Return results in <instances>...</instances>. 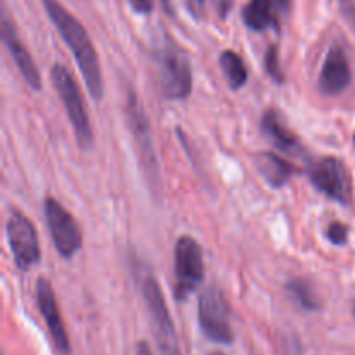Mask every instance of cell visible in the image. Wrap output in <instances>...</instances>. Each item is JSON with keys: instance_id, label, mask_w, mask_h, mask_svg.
<instances>
[{"instance_id": "21", "label": "cell", "mask_w": 355, "mask_h": 355, "mask_svg": "<svg viewBox=\"0 0 355 355\" xmlns=\"http://www.w3.org/2000/svg\"><path fill=\"white\" fill-rule=\"evenodd\" d=\"M340 12L345 17V21L349 23L350 30L355 35V0H338Z\"/></svg>"}, {"instance_id": "1", "label": "cell", "mask_w": 355, "mask_h": 355, "mask_svg": "<svg viewBox=\"0 0 355 355\" xmlns=\"http://www.w3.org/2000/svg\"><path fill=\"white\" fill-rule=\"evenodd\" d=\"M42 6L47 12L49 19L52 21L55 30L62 37V40L71 49L73 58L78 64V69L85 80V85L92 99L101 101L104 94L103 71H101L97 51L87 30L59 0H42Z\"/></svg>"}, {"instance_id": "11", "label": "cell", "mask_w": 355, "mask_h": 355, "mask_svg": "<svg viewBox=\"0 0 355 355\" xmlns=\"http://www.w3.org/2000/svg\"><path fill=\"white\" fill-rule=\"evenodd\" d=\"M350 82L352 69L345 49L340 44H333L319 73V90L324 96H338L350 85Z\"/></svg>"}, {"instance_id": "20", "label": "cell", "mask_w": 355, "mask_h": 355, "mask_svg": "<svg viewBox=\"0 0 355 355\" xmlns=\"http://www.w3.org/2000/svg\"><path fill=\"white\" fill-rule=\"evenodd\" d=\"M328 239L336 246H343L349 241V227L342 222H331L328 227Z\"/></svg>"}, {"instance_id": "12", "label": "cell", "mask_w": 355, "mask_h": 355, "mask_svg": "<svg viewBox=\"0 0 355 355\" xmlns=\"http://www.w3.org/2000/svg\"><path fill=\"white\" fill-rule=\"evenodd\" d=\"M37 305L40 314L44 315L45 324H47L49 331H51V336L54 340L58 350L62 355H68L71 352L68 333H66L64 322H62L61 312H59L58 302H55L54 297V291H52L51 283L45 277H40L37 281Z\"/></svg>"}, {"instance_id": "29", "label": "cell", "mask_w": 355, "mask_h": 355, "mask_svg": "<svg viewBox=\"0 0 355 355\" xmlns=\"http://www.w3.org/2000/svg\"><path fill=\"white\" fill-rule=\"evenodd\" d=\"M210 355H225V354H222V352H211Z\"/></svg>"}, {"instance_id": "15", "label": "cell", "mask_w": 355, "mask_h": 355, "mask_svg": "<svg viewBox=\"0 0 355 355\" xmlns=\"http://www.w3.org/2000/svg\"><path fill=\"white\" fill-rule=\"evenodd\" d=\"M262 132L266 134V137L272 142L274 148L281 149V151L284 153H290V155H300L302 153L300 141H298L297 135H295L293 132H290L284 127V123L281 121L279 114H277L276 111L269 110L263 113Z\"/></svg>"}, {"instance_id": "5", "label": "cell", "mask_w": 355, "mask_h": 355, "mask_svg": "<svg viewBox=\"0 0 355 355\" xmlns=\"http://www.w3.org/2000/svg\"><path fill=\"white\" fill-rule=\"evenodd\" d=\"M175 288L173 295L179 302H186L205 279V263L200 243L191 236H180L175 245Z\"/></svg>"}, {"instance_id": "3", "label": "cell", "mask_w": 355, "mask_h": 355, "mask_svg": "<svg viewBox=\"0 0 355 355\" xmlns=\"http://www.w3.org/2000/svg\"><path fill=\"white\" fill-rule=\"evenodd\" d=\"M51 80L55 92L59 94V99L64 104L66 114H68L73 130H75L76 142H78L80 148L89 151L94 146V132L78 85L62 64L52 66Z\"/></svg>"}, {"instance_id": "2", "label": "cell", "mask_w": 355, "mask_h": 355, "mask_svg": "<svg viewBox=\"0 0 355 355\" xmlns=\"http://www.w3.org/2000/svg\"><path fill=\"white\" fill-rule=\"evenodd\" d=\"M159 87L166 99L182 101L193 92V69L187 52L170 35H163L153 52Z\"/></svg>"}, {"instance_id": "9", "label": "cell", "mask_w": 355, "mask_h": 355, "mask_svg": "<svg viewBox=\"0 0 355 355\" xmlns=\"http://www.w3.org/2000/svg\"><path fill=\"white\" fill-rule=\"evenodd\" d=\"M44 215L51 232L54 248L62 259H71L82 248V231L73 215L54 198H47L44 203Z\"/></svg>"}, {"instance_id": "25", "label": "cell", "mask_w": 355, "mask_h": 355, "mask_svg": "<svg viewBox=\"0 0 355 355\" xmlns=\"http://www.w3.org/2000/svg\"><path fill=\"white\" fill-rule=\"evenodd\" d=\"M137 355H153L151 347H149L146 342H141L137 345Z\"/></svg>"}, {"instance_id": "17", "label": "cell", "mask_w": 355, "mask_h": 355, "mask_svg": "<svg viewBox=\"0 0 355 355\" xmlns=\"http://www.w3.org/2000/svg\"><path fill=\"white\" fill-rule=\"evenodd\" d=\"M220 68L232 90H239L248 82V68L241 55L234 51H224L220 54Z\"/></svg>"}, {"instance_id": "24", "label": "cell", "mask_w": 355, "mask_h": 355, "mask_svg": "<svg viewBox=\"0 0 355 355\" xmlns=\"http://www.w3.org/2000/svg\"><path fill=\"white\" fill-rule=\"evenodd\" d=\"M232 2L234 0H215V6H217V10H218V16L224 19V17H227L229 10L232 9Z\"/></svg>"}, {"instance_id": "22", "label": "cell", "mask_w": 355, "mask_h": 355, "mask_svg": "<svg viewBox=\"0 0 355 355\" xmlns=\"http://www.w3.org/2000/svg\"><path fill=\"white\" fill-rule=\"evenodd\" d=\"M187 12L196 21H201L205 17V9H207V0H184Z\"/></svg>"}, {"instance_id": "19", "label": "cell", "mask_w": 355, "mask_h": 355, "mask_svg": "<svg viewBox=\"0 0 355 355\" xmlns=\"http://www.w3.org/2000/svg\"><path fill=\"white\" fill-rule=\"evenodd\" d=\"M263 64H266L267 73H269L270 78L274 80L276 83H283L284 82V75L281 71L279 66V54H277V47L276 45H270L266 52V59H263Z\"/></svg>"}, {"instance_id": "7", "label": "cell", "mask_w": 355, "mask_h": 355, "mask_svg": "<svg viewBox=\"0 0 355 355\" xmlns=\"http://www.w3.org/2000/svg\"><path fill=\"white\" fill-rule=\"evenodd\" d=\"M309 179L319 193L329 200L349 207L352 203V179L342 159L324 156L309 165Z\"/></svg>"}, {"instance_id": "4", "label": "cell", "mask_w": 355, "mask_h": 355, "mask_svg": "<svg viewBox=\"0 0 355 355\" xmlns=\"http://www.w3.org/2000/svg\"><path fill=\"white\" fill-rule=\"evenodd\" d=\"M141 291L151 318L153 331H155L156 345L159 355H182L180 354L179 338H177L175 326L170 318L168 307L163 298L162 288L151 272H144L141 276Z\"/></svg>"}, {"instance_id": "30", "label": "cell", "mask_w": 355, "mask_h": 355, "mask_svg": "<svg viewBox=\"0 0 355 355\" xmlns=\"http://www.w3.org/2000/svg\"><path fill=\"white\" fill-rule=\"evenodd\" d=\"M354 146H355V135H354Z\"/></svg>"}, {"instance_id": "27", "label": "cell", "mask_w": 355, "mask_h": 355, "mask_svg": "<svg viewBox=\"0 0 355 355\" xmlns=\"http://www.w3.org/2000/svg\"><path fill=\"white\" fill-rule=\"evenodd\" d=\"M290 3H291V0H277V6H279L281 14L288 12V9H290Z\"/></svg>"}, {"instance_id": "23", "label": "cell", "mask_w": 355, "mask_h": 355, "mask_svg": "<svg viewBox=\"0 0 355 355\" xmlns=\"http://www.w3.org/2000/svg\"><path fill=\"white\" fill-rule=\"evenodd\" d=\"M128 3L139 14H149L153 10V0H128Z\"/></svg>"}, {"instance_id": "6", "label": "cell", "mask_w": 355, "mask_h": 355, "mask_svg": "<svg viewBox=\"0 0 355 355\" xmlns=\"http://www.w3.org/2000/svg\"><path fill=\"white\" fill-rule=\"evenodd\" d=\"M127 118H128V125H130L132 134H134L135 142H137V151H139V159H141L142 172H144L151 189H155L156 193H158L159 170H158V159H156V153H155V144H153L151 125H149V118L148 114H146L144 107H142L141 99L135 96V92L128 94Z\"/></svg>"}, {"instance_id": "26", "label": "cell", "mask_w": 355, "mask_h": 355, "mask_svg": "<svg viewBox=\"0 0 355 355\" xmlns=\"http://www.w3.org/2000/svg\"><path fill=\"white\" fill-rule=\"evenodd\" d=\"M162 7L165 9V12H168L170 16H173V6H172V0H159Z\"/></svg>"}, {"instance_id": "10", "label": "cell", "mask_w": 355, "mask_h": 355, "mask_svg": "<svg viewBox=\"0 0 355 355\" xmlns=\"http://www.w3.org/2000/svg\"><path fill=\"white\" fill-rule=\"evenodd\" d=\"M7 241L14 263L21 272H26L40 262V246L38 234L30 218L19 211H12L7 220Z\"/></svg>"}, {"instance_id": "28", "label": "cell", "mask_w": 355, "mask_h": 355, "mask_svg": "<svg viewBox=\"0 0 355 355\" xmlns=\"http://www.w3.org/2000/svg\"><path fill=\"white\" fill-rule=\"evenodd\" d=\"M352 314H354V319H355V297H354V302H352Z\"/></svg>"}, {"instance_id": "13", "label": "cell", "mask_w": 355, "mask_h": 355, "mask_svg": "<svg viewBox=\"0 0 355 355\" xmlns=\"http://www.w3.org/2000/svg\"><path fill=\"white\" fill-rule=\"evenodd\" d=\"M2 38L6 47L9 49L10 58H12V61L16 62L17 69H19V73L23 75L24 82H26L33 90H40L42 80H40V73H38L37 69V64H35L33 58H31V54L28 52V49L24 47V44L21 42L16 28H14V24L10 23L9 16H7L6 12H3V17H2Z\"/></svg>"}, {"instance_id": "18", "label": "cell", "mask_w": 355, "mask_h": 355, "mask_svg": "<svg viewBox=\"0 0 355 355\" xmlns=\"http://www.w3.org/2000/svg\"><path fill=\"white\" fill-rule=\"evenodd\" d=\"M286 291L290 293V297L293 298L302 309H304V311L314 312V311H319V307H321L314 288H312L305 279L297 277V279L288 281Z\"/></svg>"}, {"instance_id": "14", "label": "cell", "mask_w": 355, "mask_h": 355, "mask_svg": "<svg viewBox=\"0 0 355 355\" xmlns=\"http://www.w3.org/2000/svg\"><path fill=\"white\" fill-rule=\"evenodd\" d=\"M253 163H255L260 175L267 180V184L276 187V189L286 186V184L290 182L291 175L295 173V166L291 165L290 162L281 158V156H277L276 153H257V155L253 156Z\"/></svg>"}, {"instance_id": "8", "label": "cell", "mask_w": 355, "mask_h": 355, "mask_svg": "<svg viewBox=\"0 0 355 355\" xmlns=\"http://www.w3.org/2000/svg\"><path fill=\"white\" fill-rule=\"evenodd\" d=\"M198 319L201 331L208 340L224 345L234 342V331L229 321V305L218 288L210 286L201 293Z\"/></svg>"}, {"instance_id": "16", "label": "cell", "mask_w": 355, "mask_h": 355, "mask_svg": "<svg viewBox=\"0 0 355 355\" xmlns=\"http://www.w3.org/2000/svg\"><path fill=\"white\" fill-rule=\"evenodd\" d=\"M277 0H250L243 9V21L253 31H263L269 28H277V14H279Z\"/></svg>"}]
</instances>
